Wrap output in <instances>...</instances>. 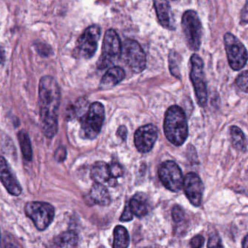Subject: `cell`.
<instances>
[{"label":"cell","instance_id":"obj_8","mask_svg":"<svg viewBox=\"0 0 248 248\" xmlns=\"http://www.w3.org/2000/svg\"><path fill=\"white\" fill-rule=\"evenodd\" d=\"M25 213L38 230L44 231L53 221L55 209L49 203L30 202L26 204Z\"/></svg>","mask_w":248,"mask_h":248},{"label":"cell","instance_id":"obj_19","mask_svg":"<svg viewBox=\"0 0 248 248\" xmlns=\"http://www.w3.org/2000/svg\"><path fill=\"white\" fill-rule=\"evenodd\" d=\"M91 177L95 183L102 184L108 183L111 178L109 165L103 161L95 162L91 168Z\"/></svg>","mask_w":248,"mask_h":248},{"label":"cell","instance_id":"obj_27","mask_svg":"<svg viewBox=\"0 0 248 248\" xmlns=\"http://www.w3.org/2000/svg\"><path fill=\"white\" fill-rule=\"evenodd\" d=\"M110 173H111V178H116L119 177H122L123 175V168L120 165V164L117 162H114L109 166Z\"/></svg>","mask_w":248,"mask_h":248},{"label":"cell","instance_id":"obj_30","mask_svg":"<svg viewBox=\"0 0 248 248\" xmlns=\"http://www.w3.org/2000/svg\"><path fill=\"white\" fill-rule=\"evenodd\" d=\"M37 50L39 54L43 56H49L52 54V50L47 45L40 44L37 45Z\"/></svg>","mask_w":248,"mask_h":248},{"label":"cell","instance_id":"obj_13","mask_svg":"<svg viewBox=\"0 0 248 248\" xmlns=\"http://www.w3.org/2000/svg\"><path fill=\"white\" fill-rule=\"evenodd\" d=\"M183 186L190 202L199 207L202 204L204 191V185L200 176L194 172H188L184 178Z\"/></svg>","mask_w":248,"mask_h":248},{"label":"cell","instance_id":"obj_34","mask_svg":"<svg viewBox=\"0 0 248 248\" xmlns=\"http://www.w3.org/2000/svg\"><path fill=\"white\" fill-rule=\"evenodd\" d=\"M242 247L244 248L248 247V236H245L244 238L243 241H242Z\"/></svg>","mask_w":248,"mask_h":248},{"label":"cell","instance_id":"obj_22","mask_svg":"<svg viewBox=\"0 0 248 248\" xmlns=\"http://www.w3.org/2000/svg\"><path fill=\"white\" fill-rule=\"evenodd\" d=\"M130 244V236L125 228L122 226H116L114 230V248H126Z\"/></svg>","mask_w":248,"mask_h":248},{"label":"cell","instance_id":"obj_11","mask_svg":"<svg viewBox=\"0 0 248 248\" xmlns=\"http://www.w3.org/2000/svg\"><path fill=\"white\" fill-rule=\"evenodd\" d=\"M159 176L165 188L173 192L182 188L184 176L180 167L173 161H166L161 164Z\"/></svg>","mask_w":248,"mask_h":248},{"label":"cell","instance_id":"obj_24","mask_svg":"<svg viewBox=\"0 0 248 248\" xmlns=\"http://www.w3.org/2000/svg\"><path fill=\"white\" fill-rule=\"evenodd\" d=\"M181 57L175 50H171L168 58V62H169V69L171 75L178 79H181Z\"/></svg>","mask_w":248,"mask_h":248},{"label":"cell","instance_id":"obj_16","mask_svg":"<svg viewBox=\"0 0 248 248\" xmlns=\"http://www.w3.org/2000/svg\"><path fill=\"white\" fill-rule=\"evenodd\" d=\"M125 78V72L120 66H111L101 80V88L109 89L118 85Z\"/></svg>","mask_w":248,"mask_h":248},{"label":"cell","instance_id":"obj_17","mask_svg":"<svg viewBox=\"0 0 248 248\" xmlns=\"http://www.w3.org/2000/svg\"><path fill=\"white\" fill-rule=\"evenodd\" d=\"M128 205L133 214L139 217H143L149 212L147 197L143 193L135 194Z\"/></svg>","mask_w":248,"mask_h":248},{"label":"cell","instance_id":"obj_36","mask_svg":"<svg viewBox=\"0 0 248 248\" xmlns=\"http://www.w3.org/2000/svg\"><path fill=\"white\" fill-rule=\"evenodd\" d=\"M172 1H176V0H172Z\"/></svg>","mask_w":248,"mask_h":248},{"label":"cell","instance_id":"obj_32","mask_svg":"<svg viewBox=\"0 0 248 248\" xmlns=\"http://www.w3.org/2000/svg\"><path fill=\"white\" fill-rule=\"evenodd\" d=\"M117 135L119 137L121 138L123 140H125L127 135V130L125 126H120L117 130Z\"/></svg>","mask_w":248,"mask_h":248},{"label":"cell","instance_id":"obj_10","mask_svg":"<svg viewBox=\"0 0 248 248\" xmlns=\"http://www.w3.org/2000/svg\"><path fill=\"white\" fill-rule=\"evenodd\" d=\"M101 34V28L98 25L91 26L87 28L77 41V56L82 59H91L98 49Z\"/></svg>","mask_w":248,"mask_h":248},{"label":"cell","instance_id":"obj_5","mask_svg":"<svg viewBox=\"0 0 248 248\" xmlns=\"http://www.w3.org/2000/svg\"><path fill=\"white\" fill-rule=\"evenodd\" d=\"M105 119V109L99 102H94L88 108V112L80 119L81 129L84 137L94 139L98 136Z\"/></svg>","mask_w":248,"mask_h":248},{"label":"cell","instance_id":"obj_4","mask_svg":"<svg viewBox=\"0 0 248 248\" xmlns=\"http://www.w3.org/2000/svg\"><path fill=\"white\" fill-rule=\"evenodd\" d=\"M181 27L186 43L190 50L198 51L202 38V25L196 11H186L181 19Z\"/></svg>","mask_w":248,"mask_h":248},{"label":"cell","instance_id":"obj_3","mask_svg":"<svg viewBox=\"0 0 248 248\" xmlns=\"http://www.w3.org/2000/svg\"><path fill=\"white\" fill-rule=\"evenodd\" d=\"M122 43L115 30H107L104 34L102 51L97 62L98 69H105L114 66L121 56Z\"/></svg>","mask_w":248,"mask_h":248},{"label":"cell","instance_id":"obj_26","mask_svg":"<svg viewBox=\"0 0 248 248\" xmlns=\"http://www.w3.org/2000/svg\"><path fill=\"white\" fill-rule=\"evenodd\" d=\"M185 217V213L182 207L178 205H175L172 207V217L174 221L176 223L182 221Z\"/></svg>","mask_w":248,"mask_h":248},{"label":"cell","instance_id":"obj_21","mask_svg":"<svg viewBox=\"0 0 248 248\" xmlns=\"http://www.w3.org/2000/svg\"><path fill=\"white\" fill-rule=\"evenodd\" d=\"M229 134L233 147L237 150L246 152L247 140L242 130L236 126H232L229 129Z\"/></svg>","mask_w":248,"mask_h":248},{"label":"cell","instance_id":"obj_1","mask_svg":"<svg viewBox=\"0 0 248 248\" xmlns=\"http://www.w3.org/2000/svg\"><path fill=\"white\" fill-rule=\"evenodd\" d=\"M61 91L57 81L51 76H44L39 84V105L42 130L46 137L52 139L59 129V111Z\"/></svg>","mask_w":248,"mask_h":248},{"label":"cell","instance_id":"obj_29","mask_svg":"<svg viewBox=\"0 0 248 248\" xmlns=\"http://www.w3.org/2000/svg\"><path fill=\"white\" fill-rule=\"evenodd\" d=\"M133 213H132L131 210H130L128 204H126L125 207H124V211H123V214H122L121 217H120V221H130V220H133Z\"/></svg>","mask_w":248,"mask_h":248},{"label":"cell","instance_id":"obj_20","mask_svg":"<svg viewBox=\"0 0 248 248\" xmlns=\"http://www.w3.org/2000/svg\"><path fill=\"white\" fill-rule=\"evenodd\" d=\"M78 236L73 231L63 232L54 238L53 246L55 248H74L78 244Z\"/></svg>","mask_w":248,"mask_h":248},{"label":"cell","instance_id":"obj_28","mask_svg":"<svg viewBox=\"0 0 248 248\" xmlns=\"http://www.w3.org/2000/svg\"><path fill=\"white\" fill-rule=\"evenodd\" d=\"M207 247H208V248H212V247H213V248L223 247V245H221V241H220V236L217 234H215V233L211 235L210 238H209Z\"/></svg>","mask_w":248,"mask_h":248},{"label":"cell","instance_id":"obj_7","mask_svg":"<svg viewBox=\"0 0 248 248\" xmlns=\"http://www.w3.org/2000/svg\"><path fill=\"white\" fill-rule=\"evenodd\" d=\"M223 41L229 66L234 71L243 69L248 62V51L243 43L229 32L225 34Z\"/></svg>","mask_w":248,"mask_h":248},{"label":"cell","instance_id":"obj_14","mask_svg":"<svg viewBox=\"0 0 248 248\" xmlns=\"http://www.w3.org/2000/svg\"><path fill=\"white\" fill-rule=\"evenodd\" d=\"M0 181L11 195L17 197L22 192V188L19 181L6 159L2 156H0Z\"/></svg>","mask_w":248,"mask_h":248},{"label":"cell","instance_id":"obj_9","mask_svg":"<svg viewBox=\"0 0 248 248\" xmlns=\"http://www.w3.org/2000/svg\"><path fill=\"white\" fill-rule=\"evenodd\" d=\"M191 69L190 78L194 86L196 97L200 107H205L207 102V91L206 85L204 62L199 55L193 54L191 57Z\"/></svg>","mask_w":248,"mask_h":248},{"label":"cell","instance_id":"obj_6","mask_svg":"<svg viewBox=\"0 0 248 248\" xmlns=\"http://www.w3.org/2000/svg\"><path fill=\"white\" fill-rule=\"evenodd\" d=\"M120 58L134 73H141L146 69V54L141 46L136 40L131 39L124 40L122 45Z\"/></svg>","mask_w":248,"mask_h":248},{"label":"cell","instance_id":"obj_15","mask_svg":"<svg viewBox=\"0 0 248 248\" xmlns=\"http://www.w3.org/2000/svg\"><path fill=\"white\" fill-rule=\"evenodd\" d=\"M154 6L160 25L165 30L174 31L175 21L168 0H154Z\"/></svg>","mask_w":248,"mask_h":248},{"label":"cell","instance_id":"obj_33","mask_svg":"<svg viewBox=\"0 0 248 248\" xmlns=\"http://www.w3.org/2000/svg\"><path fill=\"white\" fill-rule=\"evenodd\" d=\"M4 61H5V52L0 46V63H3Z\"/></svg>","mask_w":248,"mask_h":248},{"label":"cell","instance_id":"obj_31","mask_svg":"<svg viewBox=\"0 0 248 248\" xmlns=\"http://www.w3.org/2000/svg\"><path fill=\"white\" fill-rule=\"evenodd\" d=\"M204 238L202 236L197 235V236H194L191 239L190 245H191V248H200L204 245Z\"/></svg>","mask_w":248,"mask_h":248},{"label":"cell","instance_id":"obj_25","mask_svg":"<svg viewBox=\"0 0 248 248\" xmlns=\"http://www.w3.org/2000/svg\"><path fill=\"white\" fill-rule=\"evenodd\" d=\"M248 71H244L242 73L239 74L236 79V84L238 88L245 93H248Z\"/></svg>","mask_w":248,"mask_h":248},{"label":"cell","instance_id":"obj_23","mask_svg":"<svg viewBox=\"0 0 248 248\" xmlns=\"http://www.w3.org/2000/svg\"><path fill=\"white\" fill-rule=\"evenodd\" d=\"M18 140L20 142L21 152L26 160L31 161L32 159V149H31V140L28 133L24 130H21L18 134Z\"/></svg>","mask_w":248,"mask_h":248},{"label":"cell","instance_id":"obj_2","mask_svg":"<svg viewBox=\"0 0 248 248\" xmlns=\"http://www.w3.org/2000/svg\"><path fill=\"white\" fill-rule=\"evenodd\" d=\"M164 132L167 139L175 146H181L188 135V123L183 108L174 105L165 114Z\"/></svg>","mask_w":248,"mask_h":248},{"label":"cell","instance_id":"obj_18","mask_svg":"<svg viewBox=\"0 0 248 248\" xmlns=\"http://www.w3.org/2000/svg\"><path fill=\"white\" fill-rule=\"evenodd\" d=\"M90 197L95 204L107 206L111 203V197L105 186L95 183L90 191Z\"/></svg>","mask_w":248,"mask_h":248},{"label":"cell","instance_id":"obj_35","mask_svg":"<svg viewBox=\"0 0 248 248\" xmlns=\"http://www.w3.org/2000/svg\"><path fill=\"white\" fill-rule=\"evenodd\" d=\"M0 244H1V234H0Z\"/></svg>","mask_w":248,"mask_h":248},{"label":"cell","instance_id":"obj_12","mask_svg":"<svg viewBox=\"0 0 248 248\" xmlns=\"http://www.w3.org/2000/svg\"><path fill=\"white\" fill-rule=\"evenodd\" d=\"M158 137V129L154 124L139 127L134 136L136 149L140 153H148L153 149Z\"/></svg>","mask_w":248,"mask_h":248}]
</instances>
